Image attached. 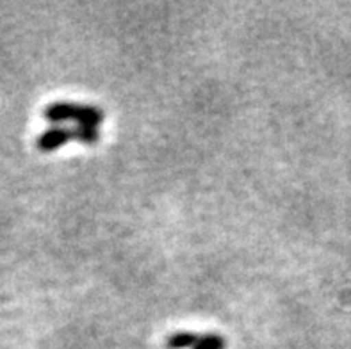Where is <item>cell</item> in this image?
Instances as JSON below:
<instances>
[{"label": "cell", "instance_id": "277c9868", "mask_svg": "<svg viewBox=\"0 0 351 349\" xmlns=\"http://www.w3.org/2000/svg\"><path fill=\"white\" fill-rule=\"evenodd\" d=\"M196 349H223V341H219L216 337H209L196 346Z\"/></svg>", "mask_w": 351, "mask_h": 349}, {"label": "cell", "instance_id": "7a4b0ae2", "mask_svg": "<svg viewBox=\"0 0 351 349\" xmlns=\"http://www.w3.org/2000/svg\"><path fill=\"white\" fill-rule=\"evenodd\" d=\"M71 137H77L75 130H70V128H49L47 132L41 134V137L38 139V148L41 152H52L58 150L59 146L66 145V141H70Z\"/></svg>", "mask_w": 351, "mask_h": 349}, {"label": "cell", "instance_id": "3957f363", "mask_svg": "<svg viewBox=\"0 0 351 349\" xmlns=\"http://www.w3.org/2000/svg\"><path fill=\"white\" fill-rule=\"evenodd\" d=\"M196 342V337L193 335H175L171 341H169L168 348L171 349H182L187 348V346H193Z\"/></svg>", "mask_w": 351, "mask_h": 349}, {"label": "cell", "instance_id": "6da1fadb", "mask_svg": "<svg viewBox=\"0 0 351 349\" xmlns=\"http://www.w3.org/2000/svg\"><path fill=\"white\" fill-rule=\"evenodd\" d=\"M45 118L50 121H75L80 127V134H82V141L91 143L97 139V127L102 121V112L93 107L84 106H73V104L58 102L47 107L45 111Z\"/></svg>", "mask_w": 351, "mask_h": 349}]
</instances>
